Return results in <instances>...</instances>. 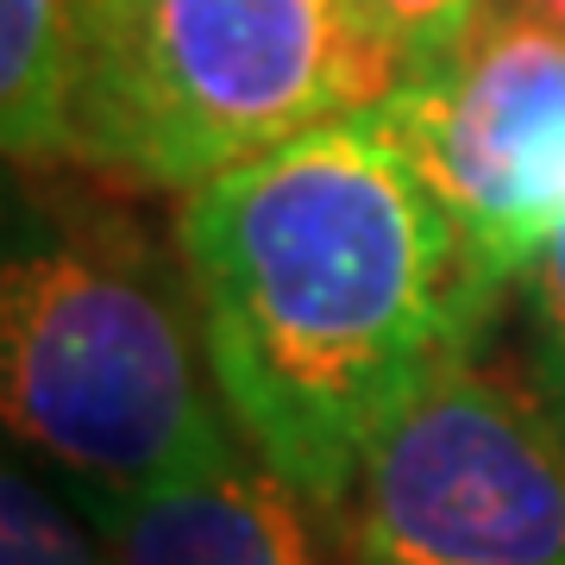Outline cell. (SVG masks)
I'll use <instances>...</instances> for the list:
<instances>
[{
  "label": "cell",
  "mask_w": 565,
  "mask_h": 565,
  "mask_svg": "<svg viewBox=\"0 0 565 565\" xmlns=\"http://www.w3.org/2000/svg\"><path fill=\"white\" fill-rule=\"evenodd\" d=\"M177 233L239 440L321 509L497 302L384 107L189 189Z\"/></svg>",
  "instance_id": "1"
},
{
  "label": "cell",
  "mask_w": 565,
  "mask_h": 565,
  "mask_svg": "<svg viewBox=\"0 0 565 565\" xmlns=\"http://www.w3.org/2000/svg\"><path fill=\"white\" fill-rule=\"evenodd\" d=\"M70 158L145 189L239 163L408 88L352 0H70Z\"/></svg>",
  "instance_id": "2"
},
{
  "label": "cell",
  "mask_w": 565,
  "mask_h": 565,
  "mask_svg": "<svg viewBox=\"0 0 565 565\" xmlns=\"http://www.w3.org/2000/svg\"><path fill=\"white\" fill-rule=\"evenodd\" d=\"M0 403L13 440L95 497H145L252 452L233 434L202 315L139 245L114 239L7 258Z\"/></svg>",
  "instance_id": "3"
},
{
  "label": "cell",
  "mask_w": 565,
  "mask_h": 565,
  "mask_svg": "<svg viewBox=\"0 0 565 565\" xmlns=\"http://www.w3.org/2000/svg\"><path fill=\"white\" fill-rule=\"evenodd\" d=\"M345 565H565V415L478 364H446L364 446Z\"/></svg>",
  "instance_id": "4"
},
{
  "label": "cell",
  "mask_w": 565,
  "mask_h": 565,
  "mask_svg": "<svg viewBox=\"0 0 565 565\" xmlns=\"http://www.w3.org/2000/svg\"><path fill=\"white\" fill-rule=\"evenodd\" d=\"M497 296L565 226V39L527 7L471 32L440 76L384 102Z\"/></svg>",
  "instance_id": "5"
},
{
  "label": "cell",
  "mask_w": 565,
  "mask_h": 565,
  "mask_svg": "<svg viewBox=\"0 0 565 565\" xmlns=\"http://www.w3.org/2000/svg\"><path fill=\"white\" fill-rule=\"evenodd\" d=\"M114 565H321L302 490L277 478L258 452L214 465L202 478L145 490V497H95Z\"/></svg>",
  "instance_id": "6"
},
{
  "label": "cell",
  "mask_w": 565,
  "mask_h": 565,
  "mask_svg": "<svg viewBox=\"0 0 565 565\" xmlns=\"http://www.w3.org/2000/svg\"><path fill=\"white\" fill-rule=\"evenodd\" d=\"M70 0H0V139L13 163L70 158Z\"/></svg>",
  "instance_id": "7"
},
{
  "label": "cell",
  "mask_w": 565,
  "mask_h": 565,
  "mask_svg": "<svg viewBox=\"0 0 565 565\" xmlns=\"http://www.w3.org/2000/svg\"><path fill=\"white\" fill-rule=\"evenodd\" d=\"M0 565H114L102 515L63 503L57 490L7 465L0 478Z\"/></svg>",
  "instance_id": "8"
},
{
  "label": "cell",
  "mask_w": 565,
  "mask_h": 565,
  "mask_svg": "<svg viewBox=\"0 0 565 565\" xmlns=\"http://www.w3.org/2000/svg\"><path fill=\"white\" fill-rule=\"evenodd\" d=\"M352 7H359V20L396 51L408 82L440 76L490 13V0H352Z\"/></svg>",
  "instance_id": "9"
},
{
  "label": "cell",
  "mask_w": 565,
  "mask_h": 565,
  "mask_svg": "<svg viewBox=\"0 0 565 565\" xmlns=\"http://www.w3.org/2000/svg\"><path fill=\"white\" fill-rule=\"evenodd\" d=\"M522 282H527V302H534V321H541V345L553 359V377L565 390V226L534 252Z\"/></svg>",
  "instance_id": "10"
},
{
  "label": "cell",
  "mask_w": 565,
  "mask_h": 565,
  "mask_svg": "<svg viewBox=\"0 0 565 565\" xmlns=\"http://www.w3.org/2000/svg\"><path fill=\"white\" fill-rule=\"evenodd\" d=\"M515 7H527L534 20H546V25H553V32L565 39V0H515Z\"/></svg>",
  "instance_id": "11"
}]
</instances>
